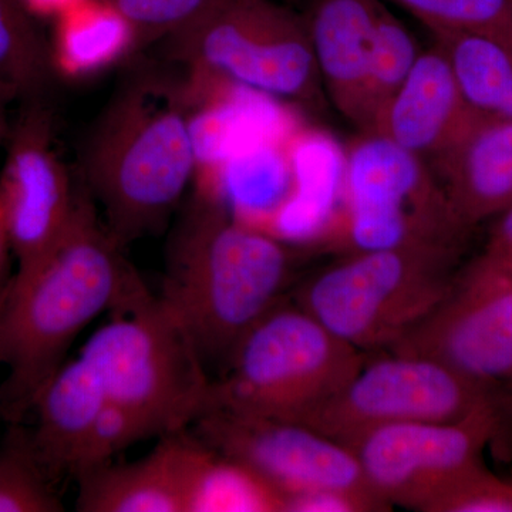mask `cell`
Here are the masks:
<instances>
[{"label":"cell","mask_w":512,"mask_h":512,"mask_svg":"<svg viewBox=\"0 0 512 512\" xmlns=\"http://www.w3.org/2000/svg\"><path fill=\"white\" fill-rule=\"evenodd\" d=\"M330 106L365 127L367 56L384 0H299Z\"/></svg>","instance_id":"obj_16"},{"label":"cell","mask_w":512,"mask_h":512,"mask_svg":"<svg viewBox=\"0 0 512 512\" xmlns=\"http://www.w3.org/2000/svg\"><path fill=\"white\" fill-rule=\"evenodd\" d=\"M23 5L29 10L30 15L35 16H57L62 15L66 10L86 0H22Z\"/></svg>","instance_id":"obj_28"},{"label":"cell","mask_w":512,"mask_h":512,"mask_svg":"<svg viewBox=\"0 0 512 512\" xmlns=\"http://www.w3.org/2000/svg\"><path fill=\"white\" fill-rule=\"evenodd\" d=\"M163 70H134L84 144L82 181L123 247L167 227L197 171L190 92Z\"/></svg>","instance_id":"obj_2"},{"label":"cell","mask_w":512,"mask_h":512,"mask_svg":"<svg viewBox=\"0 0 512 512\" xmlns=\"http://www.w3.org/2000/svg\"><path fill=\"white\" fill-rule=\"evenodd\" d=\"M0 443V512H60L66 510L56 490L57 478L37 453L32 431L8 423Z\"/></svg>","instance_id":"obj_22"},{"label":"cell","mask_w":512,"mask_h":512,"mask_svg":"<svg viewBox=\"0 0 512 512\" xmlns=\"http://www.w3.org/2000/svg\"><path fill=\"white\" fill-rule=\"evenodd\" d=\"M366 359L301 306L282 301L248 330L220 379L212 380L207 409L299 423L342 390Z\"/></svg>","instance_id":"obj_6"},{"label":"cell","mask_w":512,"mask_h":512,"mask_svg":"<svg viewBox=\"0 0 512 512\" xmlns=\"http://www.w3.org/2000/svg\"><path fill=\"white\" fill-rule=\"evenodd\" d=\"M480 258L512 275V207L495 217Z\"/></svg>","instance_id":"obj_27"},{"label":"cell","mask_w":512,"mask_h":512,"mask_svg":"<svg viewBox=\"0 0 512 512\" xmlns=\"http://www.w3.org/2000/svg\"><path fill=\"white\" fill-rule=\"evenodd\" d=\"M421 50L410 30L384 6L367 56L362 131L370 130L377 113L412 72Z\"/></svg>","instance_id":"obj_23"},{"label":"cell","mask_w":512,"mask_h":512,"mask_svg":"<svg viewBox=\"0 0 512 512\" xmlns=\"http://www.w3.org/2000/svg\"><path fill=\"white\" fill-rule=\"evenodd\" d=\"M5 109V104L0 103V143L6 141L10 130L8 119H6Z\"/></svg>","instance_id":"obj_30"},{"label":"cell","mask_w":512,"mask_h":512,"mask_svg":"<svg viewBox=\"0 0 512 512\" xmlns=\"http://www.w3.org/2000/svg\"><path fill=\"white\" fill-rule=\"evenodd\" d=\"M212 450L188 430L160 437L151 453L77 474L76 510L82 512H194Z\"/></svg>","instance_id":"obj_14"},{"label":"cell","mask_w":512,"mask_h":512,"mask_svg":"<svg viewBox=\"0 0 512 512\" xmlns=\"http://www.w3.org/2000/svg\"><path fill=\"white\" fill-rule=\"evenodd\" d=\"M107 402L96 370L79 355L62 367L37 394L32 412L33 443L53 476L74 474Z\"/></svg>","instance_id":"obj_18"},{"label":"cell","mask_w":512,"mask_h":512,"mask_svg":"<svg viewBox=\"0 0 512 512\" xmlns=\"http://www.w3.org/2000/svg\"><path fill=\"white\" fill-rule=\"evenodd\" d=\"M136 30L138 49L165 40L204 15L217 0H106Z\"/></svg>","instance_id":"obj_26"},{"label":"cell","mask_w":512,"mask_h":512,"mask_svg":"<svg viewBox=\"0 0 512 512\" xmlns=\"http://www.w3.org/2000/svg\"><path fill=\"white\" fill-rule=\"evenodd\" d=\"M386 352L429 357L485 383L512 382V275L477 256Z\"/></svg>","instance_id":"obj_12"},{"label":"cell","mask_w":512,"mask_h":512,"mask_svg":"<svg viewBox=\"0 0 512 512\" xmlns=\"http://www.w3.org/2000/svg\"><path fill=\"white\" fill-rule=\"evenodd\" d=\"M429 165L464 227L498 217L512 207V121L477 116Z\"/></svg>","instance_id":"obj_17"},{"label":"cell","mask_w":512,"mask_h":512,"mask_svg":"<svg viewBox=\"0 0 512 512\" xmlns=\"http://www.w3.org/2000/svg\"><path fill=\"white\" fill-rule=\"evenodd\" d=\"M56 20L50 62L66 79L103 72L138 49L133 25L106 0H86Z\"/></svg>","instance_id":"obj_19"},{"label":"cell","mask_w":512,"mask_h":512,"mask_svg":"<svg viewBox=\"0 0 512 512\" xmlns=\"http://www.w3.org/2000/svg\"><path fill=\"white\" fill-rule=\"evenodd\" d=\"M52 73L49 43L22 0H0V103L42 99Z\"/></svg>","instance_id":"obj_21"},{"label":"cell","mask_w":512,"mask_h":512,"mask_svg":"<svg viewBox=\"0 0 512 512\" xmlns=\"http://www.w3.org/2000/svg\"><path fill=\"white\" fill-rule=\"evenodd\" d=\"M6 141L0 212L19 271L39 261L63 237L82 183H74L60 157L53 114L42 99L23 103Z\"/></svg>","instance_id":"obj_13"},{"label":"cell","mask_w":512,"mask_h":512,"mask_svg":"<svg viewBox=\"0 0 512 512\" xmlns=\"http://www.w3.org/2000/svg\"><path fill=\"white\" fill-rule=\"evenodd\" d=\"M55 247L19 269L0 293V417L20 423L37 394L66 362L77 339L101 313L126 311L147 286L111 235L89 191Z\"/></svg>","instance_id":"obj_1"},{"label":"cell","mask_w":512,"mask_h":512,"mask_svg":"<svg viewBox=\"0 0 512 512\" xmlns=\"http://www.w3.org/2000/svg\"><path fill=\"white\" fill-rule=\"evenodd\" d=\"M463 248L416 245L343 254L295 303L362 352H386L446 296Z\"/></svg>","instance_id":"obj_4"},{"label":"cell","mask_w":512,"mask_h":512,"mask_svg":"<svg viewBox=\"0 0 512 512\" xmlns=\"http://www.w3.org/2000/svg\"><path fill=\"white\" fill-rule=\"evenodd\" d=\"M423 512H512V478L477 464L440 491Z\"/></svg>","instance_id":"obj_25"},{"label":"cell","mask_w":512,"mask_h":512,"mask_svg":"<svg viewBox=\"0 0 512 512\" xmlns=\"http://www.w3.org/2000/svg\"><path fill=\"white\" fill-rule=\"evenodd\" d=\"M192 434L222 457L261 478L284 501L336 491L392 511L367 485L362 468L345 444L293 421L211 407L191 424Z\"/></svg>","instance_id":"obj_10"},{"label":"cell","mask_w":512,"mask_h":512,"mask_svg":"<svg viewBox=\"0 0 512 512\" xmlns=\"http://www.w3.org/2000/svg\"><path fill=\"white\" fill-rule=\"evenodd\" d=\"M467 106L485 119L512 121V42L480 33H431Z\"/></svg>","instance_id":"obj_20"},{"label":"cell","mask_w":512,"mask_h":512,"mask_svg":"<svg viewBox=\"0 0 512 512\" xmlns=\"http://www.w3.org/2000/svg\"><path fill=\"white\" fill-rule=\"evenodd\" d=\"M342 200L320 241L342 254L416 245L463 248L464 227L426 161L379 134L345 148Z\"/></svg>","instance_id":"obj_7"},{"label":"cell","mask_w":512,"mask_h":512,"mask_svg":"<svg viewBox=\"0 0 512 512\" xmlns=\"http://www.w3.org/2000/svg\"><path fill=\"white\" fill-rule=\"evenodd\" d=\"M500 384L473 379L429 357L384 352L299 423L346 444L389 424L454 421L507 409Z\"/></svg>","instance_id":"obj_9"},{"label":"cell","mask_w":512,"mask_h":512,"mask_svg":"<svg viewBox=\"0 0 512 512\" xmlns=\"http://www.w3.org/2000/svg\"><path fill=\"white\" fill-rule=\"evenodd\" d=\"M13 256L12 245L6 229L5 221H3L2 212H0V293L8 286L10 278L15 272H12Z\"/></svg>","instance_id":"obj_29"},{"label":"cell","mask_w":512,"mask_h":512,"mask_svg":"<svg viewBox=\"0 0 512 512\" xmlns=\"http://www.w3.org/2000/svg\"><path fill=\"white\" fill-rule=\"evenodd\" d=\"M419 19L430 33H480L512 42V0H384Z\"/></svg>","instance_id":"obj_24"},{"label":"cell","mask_w":512,"mask_h":512,"mask_svg":"<svg viewBox=\"0 0 512 512\" xmlns=\"http://www.w3.org/2000/svg\"><path fill=\"white\" fill-rule=\"evenodd\" d=\"M507 409L454 421L389 424L348 441L367 485L390 507L423 512L448 484L484 463L485 448L500 437Z\"/></svg>","instance_id":"obj_11"},{"label":"cell","mask_w":512,"mask_h":512,"mask_svg":"<svg viewBox=\"0 0 512 512\" xmlns=\"http://www.w3.org/2000/svg\"><path fill=\"white\" fill-rule=\"evenodd\" d=\"M293 256L284 239L202 191L178 214L160 298L183 323L205 367H227L262 316L284 301Z\"/></svg>","instance_id":"obj_3"},{"label":"cell","mask_w":512,"mask_h":512,"mask_svg":"<svg viewBox=\"0 0 512 512\" xmlns=\"http://www.w3.org/2000/svg\"><path fill=\"white\" fill-rule=\"evenodd\" d=\"M458 89L446 55L423 49L402 86L377 113L369 133L433 163L476 119Z\"/></svg>","instance_id":"obj_15"},{"label":"cell","mask_w":512,"mask_h":512,"mask_svg":"<svg viewBox=\"0 0 512 512\" xmlns=\"http://www.w3.org/2000/svg\"><path fill=\"white\" fill-rule=\"evenodd\" d=\"M80 356L96 370L107 400L130 413L148 437L190 429L210 402L214 379L183 323L151 292L113 313Z\"/></svg>","instance_id":"obj_5"},{"label":"cell","mask_w":512,"mask_h":512,"mask_svg":"<svg viewBox=\"0 0 512 512\" xmlns=\"http://www.w3.org/2000/svg\"><path fill=\"white\" fill-rule=\"evenodd\" d=\"M164 42L171 59L201 79L316 109L329 103L305 20L274 0H217Z\"/></svg>","instance_id":"obj_8"}]
</instances>
